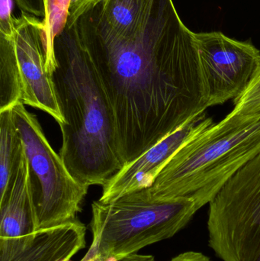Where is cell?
<instances>
[{
    "mask_svg": "<svg viewBox=\"0 0 260 261\" xmlns=\"http://www.w3.org/2000/svg\"><path fill=\"white\" fill-rule=\"evenodd\" d=\"M24 153L12 109L0 112V202L9 193Z\"/></svg>",
    "mask_w": 260,
    "mask_h": 261,
    "instance_id": "obj_14",
    "label": "cell"
},
{
    "mask_svg": "<svg viewBox=\"0 0 260 261\" xmlns=\"http://www.w3.org/2000/svg\"><path fill=\"white\" fill-rule=\"evenodd\" d=\"M15 51L22 84L21 102L47 113L59 125L65 122L46 69L44 24L38 17L21 12L15 17L13 32Z\"/></svg>",
    "mask_w": 260,
    "mask_h": 261,
    "instance_id": "obj_8",
    "label": "cell"
},
{
    "mask_svg": "<svg viewBox=\"0 0 260 261\" xmlns=\"http://www.w3.org/2000/svg\"><path fill=\"white\" fill-rule=\"evenodd\" d=\"M102 0H43L45 41L46 69L52 76L56 67L54 40L66 27H72L81 15L95 7Z\"/></svg>",
    "mask_w": 260,
    "mask_h": 261,
    "instance_id": "obj_12",
    "label": "cell"
},
{
    "mask_svg": "<svg viewBox=\"0 0 260 261\" xmlns=\"http://www.w3.org/2000/svg\"><path fill=\"white\" fill-rule=\"evenodd\" d=\"M86 227L76 219L21 237L0 238V261H70L85 247Z\"/></svg>",
    "mask_w": 260,
    "mask_h": 261,
    "instance_id": "obj_10",
    "label": "cell"
},
{
    "mask_svg": "<svg viewBox=\"0 0 260 261\" xmlns=\"http://www.w3.org/2000/svg\"><path fill=\"white\" fill-rule=\"evenodd\" d=\"M121 261H156V260L154 257L151 255H140L137 254Z\"/></svg>",
    "mask_w": 260,
    "mask_h": 261,
    "instance_id": "obj_20",
    "label": "cell"
},
{
    "mask_svg": "<svg viewBox=\"0 0 260 261\" xmlns=\"http://www.w3.org/2000/svg\"><path fill=\"white\" fill-rule=\"evenodd\" d=\"M209 205V246L223 261H260V153Z\"/></svg>",
    "mask_w": 260,
    "mask_h": 261,
    "instance_id": "obj_6",
    "label": "cell"
},
{
    "mask_svg": "<svg viewBox=\"0 0 260 261\" xmlns=\"http://www.w3.org/2000/svg\"><path fill=\"white\" fill-rule=\"evenodd\" d=\"M195 38L209 107L241 96L259 67V50L249 41H238L221 32L195 33Z\"/></svg>",
    "mask_w": 260,
    "mask_h": 261,
    "instance_id": "obj_7",
    "label": "cell"
},
{
    "mask_svg": "<svg viewBox=\"0 0 260 261\" xmlns=\"http://www.w3.org/2000/svg\"><path fill=\"white\" fill-rule=\"evenodd\" d=\"M157 0H102L95 6L102 24L119 36L138 32L151 16Z\"/></svg>",
    "mask_w": 260,
    "mask_h": 261,
    "instance_id": "obj_13",
    "label": "cell"
},
{
    "mask_svg": "<svg viewBox=\"0 0 260 261\" xmlns=\"http://www.w3.org/2000/svg\"><path fill=\"white\" fill-rule=\"evenodd\" d=\"M75 26L111 103L123 167L209 108L195 33L172 0H157L145 25L125 38L95 7Z\"/></svg>",
    "mask_w": 260,
    "mask_h": 261,
    "instance_id": "obj_1",
    "label": "cell"
},
{
    "mask_svg": "<svg viewBox=\"0 0 260 261\" xmlns=\"http://www.w3.org/2000/svg\"><path fill=\"white\" fill-rule=\"evenodd\" d=\"M214 124L213 119L204 113L163 138L114 173L102 186L99 202L107 203L133 192L150 188L172 156Z\"/></svg>",
    "mask_w": 260,
    "mask_h": 261,
    "instance_id": "obj_9",
    "label": "cell"
},
{
    "mask_svg": "<svg viewBox=\"0 0 260 261\" xmlns=\"http://www.w3.org/2000/svg\"><path fill=\"white\" fill-rule=\"evenodd\" d=\"M80 261H115L114 260H111V259H106L103 258V257H99V256H97V257H93V258L89 259V260H84V259H82Z\"/></svg>",
    "mask_w": 260,
    "mask_h": 261,
    "instance_id": "obj_21",
    "label": "cell"
},
{
    "mask_svg": "<svg viewBox=\"0 0 260 261\" xmlns=\"http://www.w3.org/2000/svg\"><path fill=\"white\" fill-rule=\"evenodd\" d=\"M22 84L13 34H0V112L21 102Z\"/></svg>",
    "mask_w": 260,
    "mask_h": 261,
    "instance_id": "obj_15",
    "label": "cell"
},
{
    "mask_svg": "<svg viewBox=\"0 0 260 261\" xmlns=\"http://www.w3.org/2000/svg\"><path fill=\"white\" fill-rule=\"evenodd\" d=\"M15 19L12 15V0H0V34L12 35Z\"/></svg>",
    "mask_w": 260,
    "mask_h": 261,
    "instance_id": "obj_17",
    "label": "cell"
},
{
    "mask_svg": "<svg viewBox=\"0 0 260 261\" xmlns=\"http://www.w3.org/2000/svg\"><path fill=\"white\" fill-rule=\"evenodd\" d=\"M260 113V63L246 91L235 99L232 116H251Z\"/></svg>",
    "mask_w": 260,
    "mask_h": 261,
    "instance_id": "obj_16",
    "label": "cell"
},
{
    "mask_svg": "<svg viewBox=\"0 0 260 261\" xmlns=\"http://www.w3.org/2000/svg\"><path fill=\"white\" fill-rule=\"evenodd\" d=\"M21 12L38 18L44 17V6L43 0H15Z\"/></svg>",
    "mask_w": 260,
    "mask_h": 261,
    "instance_id": "obj_18",
    "label": "cell"
},
{
    "mask_svg": "<svg viewBox=\"0 0 260 261\" xmlns=\"http://www.w3.org/2000/svg\"><path fill=\"white\" fill-rule=\"evenodd\" d=\"M199 210L192 199H153L148 189L107 203L95 201L90 223L93 243L82 259L99 256L124 260L145 247L174 237Z\"/></svg>",
    "mask_w": 260,
    "mask_h": 261,
    "instance_id": "obj_4",
    "label": "cell"
},
{
    "mask_svg": "<svg viewBox=\"0 0 260 261\" xmlns=\"http://www.w3.org/2000/svg\"><path fill=\"white\" fill-rule=\"evenodd\" d=\"M260 153V113L228 114L186 143L148 188L153 199H189L203 208Z\"/></svg>",
    "mask_w": 260,
    "mask_h": 261,
    "instance_id": "obj_3",
    "label": "cell"
},
{
    "mask_svg": "<svg viewBox=\"0 0 260 261\" xmlns=\"http://www.w3.org/2000/svg\"><path fill=\"white\" fill-rule=\"evenodd\" d=\"M12 110L28 161L38 230L76 220L90 187L70 173L46 138L38 118L22 102Z\"/></svg>",
    "mask_w": 260,
    "mask_h": 261,
    "instance_id": "obj_5",
    "label": "cell"
},
{
    "mask_svg": "<svg viewBox=\"0 0 260 261\" xmlns=\"http://www.w3.org/2000/svg\"><path fill=\"white\" fill-rule=\"evenodd\" d=\"M53 87L64 123L59 154L79 182L103 186L123 167L111 103L75 24L54 40Z\"/></svg>",
    "mask_w": 260,
    "mask_h": 261,
    "instance_id": "obj_2",
    "label": "cell"
},
{
    "mask_svg": "<svg viewBox=\"0 0 260 261\" xmlns=\"http://www.w3.org/2000/svg\"><path fill=\"white\" fill-rule=\"evenodd\" d=\"M0 238L21 237L38 231L30 172L24 153L9 193L0 202Z\"/></svg>",
    "mask_w": 260,
    "mask_h": 261,
    "instance_id": "obj_11",
    "label": "cell"
},
{
    "mask_svg": "<svg viewBox=\"0 0 260 261\" xmlns=\"http://www.w3.org/2000/svg\"><path fill=\"white\" fill-rule=\"evenodd\" d=\"M170 261H210L207 256L196 251H187L179 254Z\"/></svg>",
    "mask_w": 260,
    "mask_h": 261,
    "instance_id": "obj_19",
    "label": "cell"
}]
</instances>
